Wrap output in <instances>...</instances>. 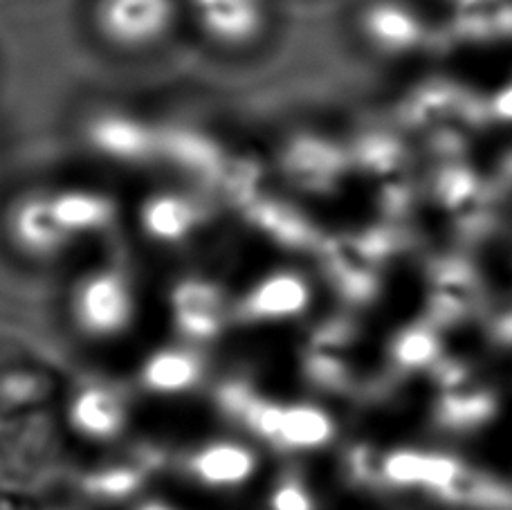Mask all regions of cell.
<instances>
[{
  "instance_id": "cell-1",
  "label": "cell",
  "mask_w": 512,
  "mask_h": 510,
  "mask_svg": "<svg viewBox=\"0 0 512 510\" xmlns=\"http://www.w3.org/2000/svg\"><path fill=\"white\" fill-rule=\"evenodd\" d=\"M128 205L104 178H34L0 203V250L25 268H75L122 243Z\"/></svg>"
},
{
  "instance_id": "cell-2",
  "label": "cell",
  "mask_w": 512,
  "mask_h": 510,
  "mask_svg": "<svg viewBox=\"0 0 512 510\" xmlns=\"http://www.w3.org/2000/svg\"><path fill=\"white\" fill-rule=\"evenodd\" d=\"M81 27L106 57L149 61L187 39L182 0H84Z\"/></svg>"
},
{
  "instance_id": "cell-3",
  "label": "cell",
  "mask_w": 512,
  "mask_h": 510,
  "mask_svg": "<svg viewBox=\"0 0 512 510\" xmlns=\"http://www.w3.org/2000/svg\"><path fill=\"white\" fill-rule=\"evenodd\" d=\"M66 302L72 320L86 331H117L133 322L142 304V270L124 243L72 268Z\"/></svg>"
},
{
  "instance_id": "cell-4",
  "label": "cell",
  "mask_w": 512,
  "mask_h": 510,
  "mask_svg": "<svg viewBox=\"0 0 512 510\" xmlns=\"http://www.w3.org/2000/svg\"><path fill=\"white\" fill-rule=\"evenodd\" d=\"M187 39L221 61L261 57L279 36V0H182Z\"/></svg>"
},
{
  "instance_id": "cell-5",
  "label": "cell",
  "mask_w": 512,
  "mask_h": 510,
  "mask_svg": "<svg viewBox=\"0 0 512 510\" xmlns=\"http://www.w3.org/2000/svg\"><path fill=\"white\" fill-rule=\"evenodd\" d=\"M209 209L196 191L185 185H162L128 205V232L155 252H182L203 239Z\"/></svg>"
},
{
  "instance_id": "cell-6",
  "label": "cell",
  "mask_w": 512,
  "mask_h": 510,
  "mask_svg": "<svg viewBox=\"0 0 512 510\" xmlns=\"http://www.w3.org/2000/svg\"><path fill=\"white\" fill-rule=\"evenodd\" d=\"M411 129L432 138L441 149H459L470 133L486 120V111L459 86L436 84L416 90L405 106Z\"/></svg>"
},
{
  "instance_id": "cell-7",
  "label": "cell",
  "mask_w": 512,
  "mask_h": 510,
  "mask_svg": "<svg viewBox=\"0 0 512 510\" xmlns=\"http://www.w3.org/2000/svg\"><path fill=\"white\" fill-rule=\"evenodd\" d=\"M429 324L438 331L468 322L483 306V286L470 263L463 259H441L429 277Z\"/></svg>"
},
{
  "instance_id": "cell-8",
  "label": "cell",
  "mask_w": 512,
  "mask_h": 510,
  "mask_svg": "<svg viewBox=\"0 0 512 510\" xmlns=\"http://www.w3.org/2000/svg\"><path fill=\"white\" fill-rule=\"evenodd\" d=\"M438 203L465 234H479L492 216V196L486 182L465 165L443 167L436 176Z\"/></svg>"
},
{
  "instance_id": "cell-9",
  "label": "cell",
  "mask_w": 512,
  "mask_h": 510,
  "mask_svg": "<svg viewBox=\"0 0 512 510\" xmlns=\"http://www.w3.org/2000/svg\"><path fill=\"white\" fill-rule=\"evenodd\" d=\"M360 30L382 52H405L423 39L418 18L396 3H373L364 9Z\"/></svg>"
},
{
  "instance_id": "cell-10",
  "label": "cell",
  "mask_w": 512,
  "mask_h": 510,
  "mask_svg": "<svg viewBox=\"0 0 512 510\" xmlns=\"http://www.w3.org/2000/svg\"><path fill=\"white\" fill-rule=\"evenodd\" d=\"M454 30L468 39L512 36V0H454Z\"/></svg>"
},
{
  "instance_id": "cell-11",
  "label": "cell",
  "mask_w": 512,
  "mask_h": 510,
  "mask_svg": "<svg viewBox=\"0 0 512 510\" xmlns=\"http://www.w3.org/2000/svg\"><path fill=\"white\" fill-rule=\"evenodd\" d=\"M369 169L378 180L380 191L387 196L391 207H405L411 196L409 165L402 149L391 140H378L371 144Z\"/></svg>"
},
{
  "instance_id": "cell-12",
  "label": "cell",
  "mask_w": 512,
  "mask_h": 510,
  "mask_svg": "<svg viewBox=\"0 0 512 510\" xmlns=\"http://www.w3.org/2000/svg\"><path fill=\"white\" fill-rule=\"evenodd\" d=\"M396 360L409 371H432L443 360V333L434 324H414L400 335Z\"/></svg>"
},
{
  "instance_id": "cell-13",
  "label": "cell",
  "mask_w": 512,
  "mask_h": 510,
  "mask_svg": "<svg viewBox=\"0 0 512 510\" xmlns=\"http://www.w3.org/2000/svg\"><path fill=\"white\" fill-rule=\"evenodd\" d=\"M488 331L490 338L495 342L512 346V290L495 308H492Z\"/></svg>"
},
{
  "instance_id": "cell-14",
  "label": "cell",
  "mask_w": 512,
  "mask_h": 510,
  "mask_svg": "<svg viewBox=\"0 0 512 510\" xmlns=\"http://www.w3.org/2000/svg\"><path fill=\"white\" fill-rule=\"evenodd\" d=\"M490 111H492V115L499 117V120L512 122V84L506 86L495 99H492Z\"/></svg>"
}]
</instances>
